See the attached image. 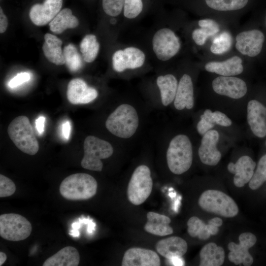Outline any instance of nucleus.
Returning <instances> with one entry per match:
<instances>
[{
    "label": "nucleus",
    "instance_id": "nucleus-16",
    "mask_svg": "<svg viewBox=\"0 0 266 266\" xmlns=\"http://www.w3.org/2000/svg\"><path fill=\"white\" fill-rule=\"evenodd\" d=\"M203 135L198 151L200 159L204 164L215 166L221 158V154L217 148L219 133L217 131L211 130Z\"/></svg>",
    "mask_w": 266,
    "mask_h": 266
},
{
    "label": "nucleus",
    "instance_id": "nucleus-4",
    "mask_svg": "<svg viewBox=\"0 0 266 266\" xmlns=\"http://www.w3.org/2000/svg\"><path fill=\"white\" fill-rule=\"evenodd\" d=\"M9 138L22 152L34 155L39 150V144L29 118L24 115L14 118L7 128Z\"/></svg>",
    "mask_w": 266,
    "mask_h": 266
},
{
    "label": "nucleus",
    "instance_id": "nucleus-1",
    "mask_svg": "<svg viewBox=\"0 0 266 266\" xmlns=\"http://www.w3.org/2000/svg\"><path fill=\"white\" fill-rule=\"evenodd\" d=\"M139 118L135 109L131 105L122 104L112 112L105 122L106 129L114 135L128 138L136 132Z\"/></svg>",
    "mask_w": 266,
    "mask_h": 266
},
{
    "label": "nucleus",
    "instance_id": "nucleus-44",
    "mask_svg": "<svg viewBox=\"0 0 266 266\" xmlns=\"http://www.w3.org/2000/svg\"><path fill=\"white\" fill-rule=\"evenodd\" d=\"M45 118L40 116L35 120V128L39 134H42L44 131V123Z\"/></svg>",
    "mask_w": 266,
    "mask_h": 266
},
{
    "label": "nucleus",
    "instance_id": "nucleus-21",
    "mask_svg": "<svg viewBox=\"0 0 266 266\" xmlns=\"http://www.w3.org/2000/svg\"><path fill=\"white\" fill-rule=\"evenodd\" d=\"M194 90L191 77L186 74L181 78L174 100L175 107L178 110L185 108L190 109L194 106Z\"/></svg>",
    "mask_w": 266,
    "mask_h": 266
},
{
    "label": "nucleus",
    "instance_id": "nucleus-33",
    "mask_svg": "<svg viewBox=\"0 0 266 266\" xmlns=\"http://www.w3.org/2000/svg\"><path fill=\"white\" fill-rule=\"evenodd\" d=\"M65 64L72 72H76L81 67L82 62L81 58L76 47L73 44H69L64 49Z\"/></svg>",
    "mask_w": 266,
    "mask_h": 266
},
{
    "label": "nucleus",
    "instance_id": "nucleus-28",
    "mask_svg": "<svg viewBox=\"0 0 266 266\" xmlns=\"http://www.w3.org/2000/svg\"><path fill=\"white\" fill-rule=\"evenodd\" d=\"M187 226V232L191 236L198 237L201 240H206L219 232V227L208 223L206 224L196 216L191 217L188 220Z\"/></svg>",
    "mask_w": 266,
    "mask_h": 266
},
{
    "label": "nucleus",
    "instance_id": "nucleus-46",
    "mask_svg": "<svg viewBox=\"0 0 266 266\" xmlns=\"http://www.w3.org/2000/svg\"><path fill=\"white\" fill-rule=\"evenodd\" d=\"M7 257L6 254L2 252H0V266H2L3 263L5 262Z\"/></svg>",
    "mask_w": 266,
    "mask_h": 266
},
{
    "label": "nucleus",
    "instance_id": "nucleus-31",
    "mask_svg": "<svg viewBox=\"0 0 266 266\" xmlns=\"http://www.w3.org/2000/svg\"><path fill=\"white\" fill-rule=\"evenodd\" d=\"M100 47V43L95 35H86L80 44V51L84 61L89 63L94 61L98 56Z\"/></svg>",
    "mask_w": 266,
    "mask_h": 266
},
{
    "label": "nucleus",
    "instance_id": "nucleus-42",
    "mask_svg": "<svg viewBox=\"0 0 266 266\" xmlns=\"http://www.w3.org/2000/svg\"><path fill=\"white\" fill-rule=\"evenodd\" d=\"M8 26V20L3 11L0 7V33H3L6 30Z\"/></svg>",
    "mask_w": 266,
    "mask_h": 266
},
{
    "label": "nucleus",
    "instance_id": "nucleus-3",
    "mask_svg": "<svg viewBox=\"0 0 266 266\" xmlns=\"http://www.w3.org/2000/svg\"><path fill=\"white\" fill-rule=\"evenodd\" d=\"M166 160L169 170L174 174H181L190 168L193 150L187 136L179 134L171 139L166 152Z\"/></svg>",
    "mask_w": 266,
    "mask_h": 266
},
{
    "label": "nucleus",
    "instance_id": "nucleus-39",
    "mask_svg": "<svg viewBox=\"0 0 266 266\" xmlns=\"http://www.w3.org/2000/svg\"><path fill=\"white\" fill-rule=\"evenodd\" d=\"M16 191V186L12 180L0 174V197H7L12 195Z\"/></svg>",
    "mask_w": 266,
    "mask_h": 266
},
{
    "label": "nucleus",
    "instance_id": "nucleus-36",
    "mask_svg": "<svg viewBox=\"0 0 266 266\" xmlns=\"http://www.w3.org/2000/svg\"><path fill=\"white\" fill-rule=\"evenodd\" d=\"M266 181V154L260 159L257 169L249 181V186L253 190L259 188Z\"/></svg>",
    "mask_w": 266,
    "mask_h": 266
},
{
    "label": "nucleus",
    "instance_id": "nucleus-37",
    "mask_svg": "<svg viewBox=\"0 0 266 266\" xmlns=\"http://www.w3.org/2000/svg\"><path fill=\"white\" fill-rule=\"evenodd\" d=\"M125 0H101L103 12L107 15L115 17L123 13Z\"/></svg>",
    "mask_w": 266,
    "mask_h": 266
},
{
    "label": "nucleus",
    "instance_id": "nucleus-9",
    "mask_svg": "<svg viewBox=\"0 0 266 266\" xmlns=\"http://www.w3.org/2000/svg\"><path fill=\"white\" fill-rule=\"evenodd\" d=\"M152 44L156 56L162 61H168L173 57L181 47L178 36L172 30L167 28L160 29L155 33Z\"/></svg>",
    "mask_w": 266,
    "mask_h": 266
},
{
    "label": "nucleus",
    "instance_id": "nucleus-22",
    "mask_svg": "<svg viewBox=\"0 0 266 266\" xmlns=\"http://www.w3.org/2000/svg\"><path fill=\"white\" fill-rule=\"evenodd\" d=\"M205 69L224 76H232L240 74L243 70L242 60L233 56L224 62H210L205 65Z\"/></svg>",
    "mask_w": 266,
    "mask_h": 266
},
{
    "label": "nucleus",
    "instance_id": "nucleus-41",
    "mask_svg": "<svg viewBox=\"0 0 266 266\" xmlns=\"http://www.w3.org/2000/svg\"><path fill=\"white\" fill-rule=\"evenodd\" d=\"M212 118L215 124L220 126L229 127L232 124L231 120L220 111H216L212 112Z\"/></svg>",
    "mask_w": 266,
    "mask_h": 266
},
{
    "label": "nucleus",
    "instance_id": "nucleus-26",
    "mask_svg": "<svg viewBox=\"0 0 266 266\" xmlns=\"http://www.w3.org/2000/svg\"><path fill=\"white\" fill-rule=\"evenodd\" d=\"M200 266H220L225 260V251L213 242L204 245L200 252Z\"/></svg>",
    "mask_w": 266,
    "mask_h": 266
},
{
    "label": "nucleus",
    "instance_id": "nucleus-40",
    "mask_svg": "<svg viewBox=\"0 0 266 266\" xmlns=\"http://www.w3.org/2000/svg\"><path fill=\"white\" fill-rule=\"evenodd\" d=\"M31 75L27 72L18 73L8 82V85L11 88H16L21 84L30 80Z\"/></svg>",
    "mask_w": 266,
    "mask_h": 266
},
{
    "label": "nucleus",
    "instance_id": "nucleus-15",
    "mask_svg": "<svg viewBox=\"0 0 266 266\" xmlns=\"http://www.w3.org/2000/svg\"><path fill=\"white\" fill-rule=\"evenodd\" d=\"M122 266H159L160 259L150 249L133 247L127 250L123 257Z\"/></svg>",
    "mask_w": 266,
    "mask_h": 266
},
{
    "label": "nucleus",
    "instance_id": "nucleus-35",
    "mask_svg": "<svg viewBox=\"0 0 266 266\" xmlns=\"http://www.w3.org/2000/svg\"><path fill=\"white\" fill-rule=\"evenodd\" d=\"M232 44V38L230 33L224 32L213 39L210 51L215 54H222L231 48Z\"/></svg>",
    "mask_w": 266,
    "mask_h": 266
},
{
    "label": "nucleus",
    "instance_id": "nucleus-19",
    "mask_svg": "<svg viewBox=\"0 0 266 266\" xmlns=\"http://www.w3.org/2000/svg\"><path fill=\"white\" fill-rule=\"evenodd\" d=\"M256 163L249 156H243L235 164L230 163L228 171L234 174L233 183L237 187H242L249 182L254 173Z\"/></svg>",
    "mask_w": 266,
    "mask_h": 266
},
{
    "label": "nucleus",
    "instance_id": "nucleus-14",
    "mask_svg": "<svg viewBox=\"0 0 266 266\" xmlns=\"http://www.w3.org/2000/svg\"><path fill=\"white\" fill-rule=\"evenodd\" d=\"M62 4L63 0H45L42 4H35L30 10V18L34 25L44 26L61 11Z\"/></svg>",
    "mask_w": 266,
    "mask_h": 266
},
{
    "label": "nucleus",
    "instance_id": "nucleus-6",
    "mask_svg": "<svg viewBox=\"0 0 266 266\" xmlns=\"http://www.w3.org/2000/svg\"><path fill=\"white\" fill-rule=\"evenodd\" d=\"M198 203L203 210L219 216L232 218L238 213V207L234 200L223 192L208 190L199 198Z\"/></svg>",
    "mask_w": 266,
    "mask_h": 266
},
{
    "label": "nucleus",
    "instance_id": "nucleus-32",
    "mask_svg": "<svg viewBox=\"0 0 266 266\" xmlns=\"http://www.w3.org/2000/svg\"><path fill=\"white\" fill-rule=\"evenodd\" d=\"M249 0H203L209 8L217 11H233L242 9L248 4Z\"/></svg>",
    "mask_w": 266,
    "mask_h": 266
},
{
    "label": "nucleus",
    "instance_id": "nucleus-17",
    "mask_svg": "<svg viewBox=\"0 0 266 266\" xmlns=\"http://www.w3.org/2000/svg\"><path fill=\"white\" fill-rule=\"evenodd\" d=\"M98 93L89 87L82 79H72L67 86L66 96L69 102L73 104H86L94 100Z\"/></svg>",
    "mask_w": 266,
    "mask_h": 266
},
{
    "label": "nucleus",
    "instance_id": "nucleus-2",
    "mask_svg": "<svg viewBox=\"0 0 266 266\" xmlns=\"http://www.w3.org/2000/svg\"><path fill=\"white\" fill-rule=\"evenodd\" d=\"M97 188V182L92 176L85 173H77L69 175L62 181L60 192L68 200H86L96 195Z\"/></svg>",
    "mask_w": 266,
    "mask_h": 266
},
{
    "label": "nucleus",
    "instance_id": "nucleus-23",
    "mask_svg": "<svg viewBox=\"0 0 266 266\" xmlns=\"http://www.w3.org/2000/svg\"><path fill=\"white\" fill-rule=\"evenodd\" d=\"M147 219L144 228L147 233L161 236L173 233V229L169 226L171 220L168 216L150 211L147 214Z\"/></svg>",
    "mask_w": 266,
    "mask_h": 266
},
{
    "label": "nucleus",
    "instance_id": "nucleus-25",
    "mask_svg": "<svg viewBox=\"0 0 266 266\" xmlns=\"http://www.w3.org/2000/svg\"><path fill=\"white\" fill-rule=\"evenodd\" d=\"M80 262L78 250L74 247H65L46 259L43 266H77Z\"/></svg>",
    "mask_w": 266,
    "mask_h": 266
},
{
    "label": "nucleus",
    "instance_id": "nucleus-7",
    "mask_svg": "<svg viewBox=\"0 0 266 266\" xmlns=\"http://www.w3.org/2000/svg\"><path fill=\"white\" fill-rule=\"evenodd\" d=\"M153 181L149 168L145 165L138 166L134 170L127 189L129 200L135 205L143 203L150 195Z\"/></svg>",
    "mask_w": 266,
    "mask_h": 266
},
{
    "label": "nucleus",
    "instance_id": "nucleus-10",
    "mask_svg": "<svg viewBox=\"0 0 266 266\" xmlns=\"http://www.w3.org/2000/svg\"><path fill=\"white\" fill-rule=\"evenodd\" d=\"M238 239V244L233 242L228 244V247L230 251L229 259L235 265L242 264L245 266H251L253 258L248 250L256 243V236L251 233L246 232L240 234Z\"/></svg>",
    "mask_w": 266,
    "mask_h": 266
},
{
    "label": "nucleus",
    "instance_id": "nucleus-45",
    "mask_svg": "<svg viewBox=\"0 0 266 266\" xmlns=\"http://www.w3.org/2000/svg\"><path fill=\"white\" fill-rule=\"evenodd\" d=\"M208 223L218 227H219L222 226L223 224V221L220 218L215 217L209 220Z\"/></svg>",
    "mask_w": 266,
    "mask_h": 266
},
{
    "label": "nucleus",
    "instance_id": "nucleus-34",
    "mask_svg": "<svg viewBox=\"0 0 266 266\" xmlns=\"http://www.w3.org/2000/svg\"><path fill=\"white\" fill-rule=\"evenodd\" d=\"M151 0H125L123 11L124 17L129 19H133L142 14L146 7V4Z\"/></svg>",
    "mask_w": 266,
    "mask_h": 266
},
{
    "label": "nucleus",
    "instance_id": "nucleus-27",
    "mask_svg": "<svg viewBox=\"0 0 266 266\" xmlns=\"http://www.w3.org/2000/svg\"><path fill=\"white\" fill-rule=\"evenodd\" d=\"M79 21L72 14L70 9L66 8L61 10L49 23L50 31L56 34L62 33L67 29L77 27Z\"/></svg>",
    "mask_w": 266,
    "mask_h": 266
},
{
    "label": "nucleus",
    "instance_id": "nucleus-20",
    "mask_svg": "<svg viewBox=\"0 0 266 266\" xmlns=\"http://www.w3.org/2000/svg\"><path fill=\"white\" fill-rule=\"evenodd\" d=\"M156 249L163 257L172 259L181 258L185 254L188 249L186 241L179 236H170L158 241Z\"/></svg>",
    "mask_w": 266,
    "mask_h": 266
},
{
    "label": "nucleus",
    "instance_id": "nucleus-24",
    "mask_svg": "<svg viewBox=\"0 0 266 266\" xmlns=\"http://www.w3.org/2000/svg\"><path fill=\"white\" fill-rule=\"evenodd\" d=\"M44 40L42 50L46 58L51 63L58 66L65 64L61 39L55 35L47 33L44 35Z\"/></svg>",
    "mask_w": 266,
    "mask_h": 266
},
{
    "label": "nucleus",
    "instance_id": "nucleus-43",
    "mask_svg": "<svg viewBox=\"0 0 266 266\" xmlns=\"http://www.w3.org/2000/svg\"><path fill=\"white\" fill-rule=\"evenodd\" d=\"M71 126L69 121H67L62 125V133L63 137L68 140L69 138Z\"/></svg>",
    "mask_w": 266,
    "mask_h": 266
},
{
    "label": "nucleus",
    "instance_id": "nucleus-29",
    "mask_svg": "<svg viewBox=\"0 0 266 266\" xmlns=\"http://www.w3.org/2000/svg\"><path fill=\"white\" fill-rule=\"evenodd\" d=\"M157 84L160 91L163 104L168 105L175 97L178 85L176 78L171 74L160 75L157 79Z\"/></svg>",
    "mask_w": 266,
    "mask_h": 266
},
{
    "label": "nucleus",
    "instance_id": "nucleus-13",
    "mask_svg": "<svg viewBox=\"0 0 266 266\" xmlns=\"http://www.w3.org/2000/svg\"><path fill=\"white\" fill-rule=\"evenodd\" d=\"M235 47L242 54L253 57L261 51L265 40L263 33L253 30L238 33L236 37Z\"/></svg>",
    "mask_w": 266,
    "mask_h": 266
},
{
    "label": "nucleus",
    "instance_id": "nucleus-11",
    "mask_svg": "<svg viewBox=\"0 0 266 266\" xmlns=\"http://www.w3.org/2000/svg\"><path fill=\"white\" fill-rule=\"evenodd\" d=\"M145 55L140 49L128 47L123 50H118L112 57V67L114 70L121 72L127 69H135L143 66Z\"/></svg>",
    "mask_w": 266,
    "mask_h": 266
},
{
    "label": "nucleus",
    "instance_id": "nucleus-8",
    "mask_svg": "<svg viewBox=\"0 0 266 266\" xmlns=\"http://www.w3.org/2000/svg\"><path fill=\"white\" fill-rule=\"evenodd\" d=\"M32 230L31 223L24 216L16 213L0 215V235L4 239L18 241L28 238Z\"/></svg>",
    "mask_w": 266,
    "mask_h": 266
},
{
    "label": "nucleus",
    "instance_id": "nucleus-30",
    "mask_svg": "<svg viewBox=\"0 0 266 266\" xmlns=\"http://www.w3.org/2000/svg\"><path fill=\"white\" fill-rule=\"evenodd\" d=\"M198 24L200 28L194 30L192 34L193 39L198 45H203L209 36L219 31L218 24L212 19L200 20Z\"/></svg>",
    "mask_w": 266,
    "mask_h": 266
},
{
    "label": "nucleus",
    "instance_id": "nucleus-12",
    "mask_svg": "<svg viewBox=\"0 0 266 266\" xmlns=\"http://www.w3.org/2000/svg\"><path fill=\"white\" fill-rule=\"evenodd\" d=\"M213 90L217 94L238 99L247 93L245 82L242 79L232 76H219L212 81Z\"/></svg>",
    "mask_w": 266,
    "mask_h": 266
},
{
    "label": "nucleus",
    "instance_id": "nucleus-38",
    "mask_svg": "<svg viewBox=\"0 0 266 266\" xmlns=\"http://www.w3.org/2000/svg\"><path fill=\"white\" fill-rule=\"evenodd\" d=\"M212 112L210 109H206L200 116V120L197 126L198 133L201 135L205 134L207 132L212 129L214 126L212 118Z\"/></svg>",
    "mask_w": 266,
    "mask_h": 266
},
{
    "label": "nucleus",
    "instance_id": "nucleus-5",
    "mask_svg": "<svg viewBox=\"0 0 266 266\" xmlns=\"http://www.w3.org/2000/svg\"><path fill=\"white\" fill-rule=\"evenodd\" d=\"M83 149L84 157L81 162L82 167L96 171L102 170L103 163L101 160L110 157L113 153L110 143L93 135L86 137Z\"/></svg>",
    "mask_w": 266,
    "mask_h": 266
},
{
    "label": "nucleus",
    "instance_id": "nucleus-18",
    "mask_svg": "<svg viewBox=\"0 0 266 266\" xmlns=\"http://www.w3.org/2000/svg\"><path fill=\"white\" fill-rule=\"evenodd\" d=\"M247 121L253 133L257 137L266 135V107L256 100L247 105Z\"/></svg>",
    "mask_w": 266,
    "mask_h": 266
}]
</instances>
